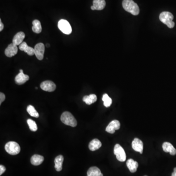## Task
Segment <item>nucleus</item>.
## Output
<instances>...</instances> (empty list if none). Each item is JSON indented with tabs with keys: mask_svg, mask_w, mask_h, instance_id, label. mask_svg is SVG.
Returning <instances> with one entry per match:
<instances>
[{
	"mask_svg": "<svg viewBox=\"0 0 176 176\" xmlns=\"http://www.w3.org/2000/svg\"><path fill=\"white\" fill-rule=\"evenodd\" d=\"M35 89H38V88L36 87V88H35Z\"/></svg>",
	"mask_w": 176,
	"mask_h": 176,
	"instance_id": "33",
	"label": "nucleus"
},
{
	"mask_svg": "<svg viewBox=\"0 0 176 176\" xmlns=\"http://www.w3.org/2000/svg\"><path fill=\"white\" fill-rule=\"evenodd\" d=\"M5 148L7 152L11 155H17L21 150L20 146L15 141H9L7 143Z\"/></svg>",
	"mask_w": 176,
	"mask_h": 176,
	"instance_id": "4",
	"label": "nucleus"
},
{
	"mask_svg": "<svg viewBox=\"0 0 176 176\" xmlns=\"http://www.w3.org/2000/svg\"><path fill=\"white\" fill-rule=\"evenodd\" d=\"M49 46H50V45H49V44H47V45H46L47 47L48 48V47H49Z\"/></svg>",
	"mask_w": 176,
	"mask_h": 176,
	"instance_id": "32",
	"label": "nucleus"
},
{
	"mask_svg": "<svg viewBox=\"0 0 176 176\" xmlns=\"http://www.w3.org/2000/svg\"><path fill=\"white\" fill-rule=\"evenodd\" d=\"M6 170V168L3 165H0V175H2Z\"/></svg>",
	"mask_w": 176,
	"mask_h": 176,
	"instance_id": "28",
	"label": "nucleus"
},
{
	"mask_svg": "<svg viewBox=\"0 0 176 176\" xmlns=\"http://www.w3.org/2000/svg\"><path fill=\"white\" fill-rule=\"evenodd\" d=\"M56 87V85L53 81L49 80L44 81L40 84L42 90L48 92H52L55 91Z\"/></svg>",
	"mask_w": 176,
	"mask_h": 176,
	"instance_id": "8",
	"label": "nucleus"
},
{
	"mask_svg": "<svg viewBox=\"0 0 176 176\" xmlns=\"http://www.w3.org/2000/svg\"><path fill=\"white\" fill-rule=\"evenodd\" d=\"M3 23L2 22L1 20H0V32L2 31L3 29Z\"/></svg>",
	"mask_w": 176,
	"mask_h": 176,
	"instance_id": "29",
	"label": "nucleus"
},
{
	"mask_svg": "<svg viewBox=\"0 0 176 176\" xmlns=\"http://www.w3.org/2000/svg\"><path fill=\"white\" fill-rule=\"evenodd\" d=\"M163 150L165 152H169L171 155L174 156L176 155V149L174 148L173 145L168 142H165L163 144Z\"/></svg>",
	"mask_w": 176,
	"mask_h": 176,
	"instance_id": "14",
	"label": "nucleus"
},
{
	"mask_svg": "<svg viewBox=\"0 0 176 176\" xmlns=\"http://www.w3.org/2000/svg\"><path fill=\"white\" fill-rule=\"evenodd\" d=\"M61 120L63 123L73 127H76L78 124L75 118L73 115L68 112H65L61 116Z\"/></svg>",
	"mask_w": 176,
	"mask_h": 176,
	"instance_id": "3",
	"label": "nucleus"
},
{
	"mask_svg": "<svg viewBox=\"0 0 176 176\" xmlns=\"http://www.w3.org/2000/svg\"><path fill=\"white\" fill-rule=\"evenodd\" d=\"M34 54L37 58L42 60L44 58V54L45 51V46L43 43H39L36 44L34 47Z\"/></svg>",
	"mask_w": 176,
	"mask_h": 176,
	"instance_id": "7",
	"label": "nucleus"
},
{
	"mask_svg": "<svg viewBox=\"0 0 176 176\" xmlns=\"http://www.w3.org/2000/svg\"><path fill=\"white\" fill-rule=\"evenodd\" d=\"M44 158L43 156L39 155H34L32 156L30 159L31 163L33 165L37 166L40 165L44 161Z\"/></svg>",
	"mask_w": 176,
	"mask_h": 176,
	"instance_id": "19",
	"label": "nucleus"
},
{
	"mask_svg": "<svg viewBox=\"0 0 176 176\" xmlns=\"http://www.w3.org/2000/svg\"><path fill=\"white\" fill-rule=\"evenodd\" d=\"M58 27L59 29L65 34L69 35L72 33V29L71 25L66 20H60L58 23Z\"/></svg>",
	"mask_w": 176,
	"mask_h": 176,
	"instance_id": "6",
	"label": "nucleus"
},
{
	"mask_svg": "<svg viewBox=\"0 0 176 176\" xmlns=\"http://www.w3.org/2000/svg\"><path fill=\"white\" fill-rule=\"evenodd\" d=\"M25 38V34L23 32H19L16 34L13 38V43L16 46H19L23 43Z\"/></svg>",
	"mask_w": 176,
	"mask_h": 176,
	"instance_id": "15",
	"label": "nucleus"
},
{
	"mask_svg": "<svg viewBox=\"0 0 176 176\" xmlns=\"http://www.w3.org/2000/svg\"><path fill=\"white\" fill-rule=\"evenodd\" d=\"M114 155H116V158L118 161L121 162H125L126 159V155L125 152L124 150L120 145L117 144L115 145L113 150Z\"/></svg>",
	"mask_w": 176,
	"mask_h": 176,
	"instance_id": "5",
	"label": "nucleus"
},
{
	"mask_svg": "<svg viewBox=\"0 0 176 176\" xmlns=\"http://www.w3.org/2000/svg\"><path fill=\"white\" fill-rule=\"evenodd\" d=\"M133 149L136 151L143 154V141L138 138H135L133 141L132 143Z\"/></svg>",
	"mask_w": 176,
	"mask_h": 176,
	"instance_id": "12",
	"label": "nucleus"
},
{
	"mask_svg": "<svg viewBox=\"0 0 176 176\" xmlns=\"http://www.w3.org/2000/svg\"><path fill=\"white\" fill-rule=\"evenodd\" d=\"M83 100L87 105H91L96 102L97 100V95L94 94H91L89 95H85L83 98Z\"/></svg>",
	"mask_w": 176,
	"mask_h": 176,
	"instance_id": "21",
	"label": "nucleus"
},
{
	"mask_svg": "<svg viewBox=\"0 0 176 176\" xmlns=\"http://www.w3.org/2000/svg\"><path fill=\"white\" fill-rule=\"evenodd\" d=\"M33 25L32 29L34 33L37 34L41 33L42 28L41 24L39 21L38 20H34L33 22Z\"/></svg>",
	"mask_w": 176,
	"mask_h": 176,
	"instance_id": "23",
	"label": "nucleus"
},
{
	"mask_svg": "<svg viewBox=\"0 0 176 176\" xmlns=\"http://www.w3.org/2000/svg\"><path fill=\"white\" fill-rule=\"evenodd\" d=\"M174 16L173 14L168 11H164L160 13L159 20L169 28H172L175 26V23L173 21Z\"/></svg>",
	"mask_w": 176,
	"mask_h": 176,
	"instance_id": "2",
	"label": "nucleus"
},
{
	"mask_svg": "<svg viewBox=\"0 0 176 176\" xmlns=\"http://www.w3.org/2000/svg\"><path fill=\"white\" fill-rule=\"evenodd\" d=\"M27 123L29 126V129L33 132L36 131L38 129L36 122L34 120L31 119H28L27 120Z\"/></svg>",
	"mask_w": 176,
	"mask_h": 176,
	"instance_id": "26",
	"label": "nucleus"
},
{
	"mask_svg": "<svg viewBox=\"0 0 176 176\" xmlns=\"http://www.w3.org/2000/svg\"><path fill=\"white\" fill-rule=\"evenodd\" d=\"M19 49L21 51H24L27 53L29 56H33L35 55L34 54V49L33 48L28 46L26 42H23L22 44L19 45Z\"/></svg>",
	"mask_w": 176,
	"mask_h": 176,
	"instance_id": "13",
	"label": "nucleus"
},
{
	"mask_svg": "<svg viewBox=\"0 0 176 176\" xmlns=\"http://www.w3.org/2000/svg\"><path fill=\"white\" fill-rule=\"evenodd\" d=\"M106 2L105 0H93V6L95 10H101L105 8Z\"/></svg>",
	"mask_w": 176,
	"mask_h": 176,
	"instance_id": "22",
	"label": "nucleus"
},
{
	"mask_svg": "<svg viewBox=\"0 0 176 176\" xmlns=\"http://www.w3.org/2000/svg\"><path fill=\"white\" fill-rule=\"evenodd\" d=\"M171 176H176V167L174 169V172L172 174Z\"/></svg>",
	"mask_w": 176,
	"mask_h": 176,
	"instance_id": "30",
	"label": "nucleus"
},
{
	"mask_svg": "<svg viewBox=\"0 0 176 176\" xmlns=\"http://www.w3.org/2000/svg\"><path fill=\"white\" fill-rule=\"evenodd\" d=\"M120 123L119 121L113 120L110 122L106 128V131L110 133H113L116 130L120 129Z\"/></svg>",
	"mask_w": 176,
	"mask_h": 176,
	"instance_id": "10",
	"label": "nucleus"
},
{
	"mask_svg": "<svg viewBox=\"0 0 176 176\" xmlns=\"http://www.w3.org/2000/svg\"><path fill=\"white\" fill-rule=\"evenodd\" d=\"M64 161V157L62 155H59L55 158L54 159L55 170L59 172L62 170V164Z\"/></svg>",
	"mask_w": 176,
	"mask_h": 176,
	"instance_id": "17",
	"label": "nucleus"
},
{
	"mask_svg": "<svg viewBox=\"0 0 176 176\" xmlns=\"http://www.w3.org/2000/svg\"><path fill=\"white\" fill-rule=\"evenodd\" d=\"M87 176H103V175L98 167L93 166L90 167L88 170Z\"/></svg>",
	"mask_w": 176,
	"mask_h": 176,
	"instance_id": "20",
	"label": "nucleus"
},
{
	"mask_svg": "<svg viewBox=\"0 0 176 176\" xmlns=\"http://www.w3.org/2000/svg\"><path fill=\"white\" fill-rule=\"evenodd\" d=\"M126 164H127V167L131 172L135 173L137 171V168L138 166V162H136L132 158H130V159L127 160Z\"/></svg>",
	"mask_w": 176,
	"mask_h": 176,
	"instance_id": "16",
	"label": "nucleus"
},
{
	"mask_svg": "<svg viewBox=\"0 0 176 176\" xmlns=\"http://www.w3.org/2000/svg\"><path fill=\"white\" fill-rule=\"evenodd\" d=\"M27 111L32 117H34V118H38L39 117V114L36 111L35 108L33 106L28 105L27 109Z\"/></svg>",
	"mask_w": 176,
	"mask_h": 176,
	"instance_id": "24",
	"label": "nucleus"
},
{
	"mask_svg": "<svg viewBox=\"0 0 176 176\" xmlns=\"http://www.w3.org/2000/svg\"><path fill=\"white\" fill-rule=\"evenodd\" d=\"M29 79L28 75L24 74L22 70H20V73L16 75L15 78V81L16 84L21 85L26 83Z\"/></svg>",
	"mask_w": 176,
	"mask_h": 176,
	"instance_id": "9",
	"label": "nucleus"
},
{
	"mask_svg": "<svg viewBox=\"0 0 176 176\" xmlns=\"http://www.w3.org/2000/svg\"><path fill=\"white\" fill-rule=\"evenodd\" d=\"M122 7L124 9L133 15H138L139 13V8L137 3L133 0H123Z\"/></svg>",
	"mask_w": 176,
	"mask_h": 176,
	"instance_id": "1",
	"label": "nucleus"
},
{
	"mask_svg": "<svg viewBox=\"0 0 176 176\" xmlns=\"http://www.w3.org/2000/svg\"><path fill=\"white\" fill-rule=\"evenodd\" d=\"M6 99V96L4 93H0V104H1Z\"/></svg>",
	"mask_w": 176,
	"mask_h": 176,
	"instance_id": "27",
	"label": "nucleus"
},
{
	"mask_svg": "<svg viewBox=\"0 0 176 176\" xmlns=\"http://www.w3.org/2000/svg\"></svg>",
	"mask_w": 176,
	"mask_h": 176,
	"instance_id": "34",
	"label": "nucleus"
},
{
	"mask_svg": "<svg viewBox=\"0 0 176 176\" xmlns=\"http://www.w3.org/2000/svg\"><path fill=\"white\" fill-rule=\"evenodd\" d=\"M101 146H102V143L100 140L97 138H95L90 142L89 145V148L90 150L94 151L99 149Z\"/></svg>",
	"mask_w": 176,
	"mask_h": 176,
	"instance_id": "18",
	"label": "nucleus"
},
{
	"mask_svg": "<svg viewBox=\"0 0 176 176\" xmlns=\"http://www.w3.org/2000/svg\"><path fill=\"white\" fill-rule=\"evenodd\" d=\"M102 100L104 102V105L107 108H108V107H110V106L111 105L112 103V99L106 93L103 94V97H102Z\"/></svg>",
	"mask_w": 176,
	"mask_h": 176,
	"instance_id": "25",
	"label": "nucleus"
},
{
	"mask_svg": "<svg viewBox=\"0 0 176 176\" xmlns=\"http://www.w3.org/2000/svg\"><path fill=\"white\" fill-rule=\"evenodd\" d=\"M18 53V47L14 44H9L5 50V55L8 57L15 56Z\"/></svg>",
	"mask_w": 176,
	"mask_h": 176,
	"instance_id": "11",
	"label": "nucleus"
},
{
	"mask_svg": "<svg viewBox=\"0 0 176 176\" xmlns=\"http://www.w3.org/2000/svg\"><path fill=\"white\" fill-rule=\"evenodd\" d=\"M91 9H92V10H95V8H94V7H93V6H92V7H91Z\"/></svg>",
	"mask_w": 176,
	"mask_h": 176,
	"instance_id": "31",
	"label": "nucleus"
}]
</instances>
